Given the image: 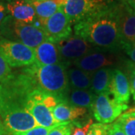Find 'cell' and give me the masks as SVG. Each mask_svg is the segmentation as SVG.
Here are the masks:
<instances>
[{
  "instance_id": "cell-30",
  "label": "cell",
  "mask_w": 135,
  "mask_h": 135,
  "mask_svg": "<svg viewBox=\"0 0 135 135\" xmlns=\"http://www.w3.org/2000/svg\"><path fill=\"white\" fill-rule=\"evenodd\" d=\"M0 135H8L1 119H0Z\"/></svg>"
},
{
  "instance_id": "cell-24",
  "label": "cell",
  "mask_w": 135,
  "mask_h": 135,
  "mask_svg": "<svg viewBox=\"0 0 135 135\" xmlns=\"http://www.w3.org/2000/svg\"><path fill=\"white\" fill-rule=\"evenodd\" d=\"M53 128H45L42 126H36L27 131L15 134L14 135H47L49 132Z\"/></svg>"
},
{
  "instance_id": "cell-16",
  "label": "cell",
  "mask_w": 135,
  "mask_h": 135,
  "mask_svg": "<svg viewBox=\"0 0 135 135\" xmlns=\"http://www.w3.org/2000/svg\"><path fill=\"white\" fill-rule=\"evenodd\" d=\"M33 5L37 19L42 26L45 21L53 16L61 7L65 5L68 0H44L32 1L30 0Z\"/></svg>"
},
{
  "instance_id": "cell-23",
  "label": "cell",
  "mask_w": 135,
  "mask_h": 135,
  "mask_svg": "<svg viewBox=\"0 0 135 135\" xmlns=\"http://www.w3.org/2000/svg\"><path fill=\"white\" fill-rule=\"evenodd\" d=\"M73 127L71 123L62 124L53 128L47 135H71Z\"/></svg>"
},
{
  "instance_id": "cell-11",
  "label": "cell",
  "mask_w": 135,
  "mask_h": 135,
  "mask_svg": "<svg viewBox=\"0 0 135 135\" xmlns=\"http://www.w3.org/2000/svg\"><path fill=\"white\" fill-rule=\"evenodd\" d=\"M109 92L121 104H127L130 100L131 93L128 78L119 69H114L112 71Z\"/></svg>"
},
{
  "instance_id": "cell-10",
  "label": "cell",
  "mask_w": 135,
  "mask_h": 135,
  "mask_svg": "<svg viewBox=\"0 0 135 135\" xmlns=\"http://www.w3.org/2000/svg\"><path fill=\"white\" fill-rule=\"evenodd\" d=\"M116 61L113 54L97 50L76 60L73 65L83 71L93 74L99 69L113 65Z\"/></svg>"
},
{
  "instance_id": "cell-25",
  "label": "cell",
  "mask_w": 135,
  "mask_h": 135,
  "mask_svg": "<svg viewBox=\"0 0 135 135\" xmlns=\"http://www.w3.org/2000/svg\"><path fill=\"white\" fill-rule=\"evenodd\" d=\"M129 83H130L131 93L133 96V99L135 101V63L132 64L129 71Z\"/></svg>"
},
{
  "instance_id": "cell-7",
  "label": "cell",
  "mask_w": 135,
  "mask_h": 135,
  "mask_svg": "<svg viewBox=\"0 0 135 135\" xmlns=\"http://www.w3.org/2000/svg\"><path fill=\"white\" fill-rule=\"evenodd\" d=\"M114 0H68L63 9L72 24L104 9Z\"/></svg>"
},
{
  "instance_id": "cell-3",
  "label": "cell",
  "mask_w": 135,
  "mask_h": 135,
  "mask_svg": "<svg viewBox=\"0 0 135 135\" xmlns=\"http://www.w3.org/2000/svg\"><path fill=\"white\" fill-rule=\"evenodd\" d=\"M0 38L20 42L36 48L47 40L43 29L34 23H26L8 15L0 26Z\"/></svg>"
},
{
  "instance_id": "cell-31",
  "label": "cell",
  "mask_w": 135,
  "mask_h": 135,
  "mask_svg": "<svg viewBox=\"0 0 135 135\" xmlns=\"http://www.w3.org/2000/svg\"><path fill=\"white\" fill-rule=\"evenodd\" d=\"M124 1H126L128 4H129L131 7H133L135 9V0H124Z\"/></svg>"
},
{
  "instance_id": "cell-19",
  "label": "cell",
  "mask_w": 135,
  "mask_h": 135,
  "mask_svg": "<svg viewBox=\"0 0 135 135\" xmlns=\"http://www.w3.org/2000/svg\"><path fill=\"white\" fill-rule=\"evenodd\" d=\"M113 69L104 68L92 74L91 90L95 95L109 92Z\"/></svg>"
},
{
  "instance_id": "cell-5",
  "label": "cell",
  "mask_w": 135,
  "mask_h": 135,
  "mask_svg": "<svg viewBox=\"0 0 135 135\" xmlns=\"http://www.w3.org/2000/svg\"><path fill=\"white\" fill-rule=\"evenodd\" d=\"M0 52L11 68L28 67L35 62L34 49L20 42L1 38Z\"/></svg>"
},
{
  "instance_id": "cell-12",
  "label": "cell",
  "mask_w": 135,
  "mask_h": 135,
  "mask_svg": "<svg viewBox=\"0 0 135 135\" xmlns=\"http://www.w3.org/2000/svg\"><path fill=\"white\" fill-rule=\"evenodd\" d=\"M8 15L16 20L26 23H34L36 13L30 0H13L7 3Z\"/></svg>"
},
{
  "instance_id": "cell-9",
  "label": "cell",
  "mask_w": 135,
  "mask_h": 135,
  "mask_svg": "<svg viewBox=\"0 0 135 135\" xmlns=\"http://www.w3.org/2000/svg\"><path fill=\"white\" fill-rule=\"evenodd\" d=\"M71 22L65 13L63 7L59 9L43 25V30L47 39L57 44L72 35Z\"/></svg>"
},
{
  "instance_id": "cell-2",
  "label": "cell",
  "mask_w": 135,
  "mask_h": 135,
  "mask_svg": "<svg viewBox=\"0 0 135 135\" xmlns=\"http://www.w3.org/2000/svg\"><path fill=\"white\" fill-rule=\"evenodd\" d=\"M68 67L64 63L43 66L34 63L23 70L32 78L37 89L53 95L65 101V97L70 89Z\"/></svg>"
},
{
  "instance_id": "cell-14",
  "label": "cell",
  "mask_w": 135,
  "mask_h": 135,
  "mask_svg": "<svg viewBox=\"0 0 135 135\" xmlns=\"http://www.w3.org/2000/svg\"><path fill=\"white\" fill-rule=\"evenodd\" d=\"M34 50L35 56V63L38 65H51L62 63L57 44L46 40L34 49Z\"/></svg>"
},
{
  "instance_id": "cell-4",
  "label": "cell",
  "mask_w": 135,
  "mask_h": 135,
  "mask_svg": "<svg viewBox=\"0 0 135 135\" xmlns=\"http://www.w3.org/2000/svg\"><path fill=\"white\" fill-rule=\"evenodd\" d=\"M114 9L122 48L126 50L135 41V9L124 0L116 2Z\"/></svg>"
},
{
  "instance_id": "cell-28",
  "label": "cell",
  "mask_w": 135,
  "mask_h": 135,
  "mask_svg": "<svg viewBox=\"0 0 135 135\" xmlns=\"http://www.w3.org/2000/svg\"><path fill=\"white\" fill-rule=\"evenodd\" d=\"M8 15V12L7 9V4L4 3V2H0V26Z\"/></svg>"
},
{
  "instance_id": "cell-29",
  "label": "cell",
  "mask_w": 135,
  "mask_h": 135,
  "mask_svg": "<svg viewBox=\"0 0 135 135\" xmlns=\"http://www.w3.org/2000/svg\"><path fill=\"white\" fill-rule=\"evenodd\" d=\"M126 51L127 54L128 55V56L130 57L131 60L135 63V41L131 44V46L129 48L126 50Z\"/></svg>"
},
{
  "instance_id": "cell-15",
  "label": "cell",
  "mask_w": 135,
  "mask_h": 135,
  "mask_svg": "<svg viewBox=\"0 0 135 135\" xmlns=\"http://www.w3.org/2000/svg\"><path fill=\"white\" fill-rule=\"evenodd\" d=\"M86 108L71 105L66 101H61L52 110L53 117L59 124L71 123L74 119L84 116Z\"/></svg>"
},
{
  "instance_id": "cell-26",
  "label": "cell",
  "mask_w": 135,
  "mask_h": 135,
  "mask_svg": "<svg viewBox=\"0 0 135 135\" xmlns=\"http://www.w3.org/2000/svg\"><path fill=\"white\" fill-rule=\"evenodd\" d=\"M108 135H126V134L115 121L113 123L108 125Z\"/></svg>"
},
{
  "instance_id": "cell-18",
  "label": "cell",
  "mask_w": 135,
  "mask_h": 135,
  "mask_svg": "<svg viewBox=\"0 0 135 135\" xmlns=\"http://www.w3.org/2000/svg\"><path fill=\"white\" fill-rule=\"evenodd\" d=\"M68 79L70 89L88 90L91 89L92 74L77 67H71L67 70Z\"/></svg>"
},
{
  "instance_id": "cell-6",
  "label": "cell",
  "mask_w": 135,
  "mask_h": 135,
  "mask_svg": "<svg viewBox=\"0 0 135 135\" xmlns=\"http://www.w3.org/2000/svg\"><path fill=\"white\" fill-rule=\"evenodd\" d=\"M109 92L96 95L92 110L95 119L99 123L108 124L117 119L128 109V105L121 104L110 97Z\"/></svg>"
},
{
  "instance_id": "cell-27",
  "label": "cell",
  "mask_w": 135,
  "mask_h": 135,
  "mask_svg": "<svg viewBox=\"0 0 135 135\" xmlns=\"http://www.w3.org/2000/svg\"><path fill=\"white\" fill-rule=\"evenodd\" d=\"M91 125H92V120L89 123H87L86 126H83L82 128H76L72 132V135H86L87 131Z\"/></svg>"
},
{
  "instance_id": "cell-17",
  "label": "cell",
  "mask_w": 135,
  "mask_h": 135,
  "mask_svg": "<svg viewBox=\"0 0 135 135\" xmlns=\"http://www.w3.org/2000/svg\"><path fill=\"white\" fill-rule=\"evenodd\" d=\"M95 97L96 95L92 90L69 89L65 97V101L73 106L92 110V104Z\"/></svg>"
},
{
  "instance_id": "cell-32",
  "label": "cell",
  "mask_w": 135,
  "mask_h": 135,
  "mask_svg": "<svg viewBox=\"0 0 135 135\" xmlns=\"http://www.w3.org/2000/svg\"><path fill=\"white\" fill-rule=\"evenodd\" d=\"M32 1H44V0H32Z\"/></svg>"
},
{
  "instance_id": "cell-20",
  "label": "cell",
  "mask_w": 135,
  "mask_h": 135,
  "mask_svg": "<svg viewBox=\"0 0 135 135\" xmlns=\"http://www.w3.org/2000/svg\"><path fill=\"white\" fill-rule=\"evenodd\" d=\"M116 122L126 135H135V108L122 114Z\"/></svg>"
},
{
  "instance_id": "cell-21",
  "label": "cell",
  "mask_w": 135,
  "mask_h": 135,
  "mask_svg": "<svg viewBox=\"0 0 135 135\" xmlns=\"http://www.w3.org/2000/svg\"><path fill=\"white\" fill-rule=\"evenodd\" d=\"M12 74L13 71L11 68L10 67L5 57L0 52V83L7 80Z\"/></svg>"
},
{
  "instance_id": "cell-34",
  "label": "cell",
  "mask_w": 135,
  "mask_h": 135,
  "mask_svg": "<svg viewBox=\"0 0 135 135\" xmlns=\"http://www.w3.org/2000/svg\"><path fill=\"white\" fill-rule=\"evenodd\" d=\"M0 39H1V38H0Z\"/></svg>"
},
{
  "instance_id": "cell-13",
  "label": "cell",
  "mask_w": 135,
  "mask_h": 135,
  "mask_svg": "<svg viewBox=\"0 0 135 135\" xmlns=\"http://www.w3.org/2000/svg\"><path fill=\"white\" fill-rule=\"evenodd\" d=\"M26 110L33 116L38 126L45 128H55L56 126L62 125L59 124L55 120L52 111L46 107L41 101H35L31 96L28 101Z\"/></svg>"
},
{
  "instance_id": "cell-33",
  "label": "cell",
  "mask_w": 135,
  "mask_h": 135,
  "mask_svg": "<svg viewBox=\"0 0 135 135\" xmlns=\"http://www.w3.org/2000/svg\"><path fill=\"white\" fill-rule=\"evenodd\" d=\"M7 1H10V0H7ZM0 2H3V0H0Z\"/></svg>"
},
{
  "instance_id": "cell-8",
  "label": "cell",
  "mask_w": 135,
  "mask_h": 135,
  "mask_svg": "<svg viewBox=\"0 0 135 135\" xmlns=\"http://www.w3.org/2000/svg\"><path fill=\"white\" fill-rule=\"evenodd\" d=\"M61 62L69 67L76 60L82 58L88 53L99 49H95L90 43L77 35H71L57 43Z\"/></svg>"
},
{
  "instance_id": "cell-1",
  "label": "cell",
  "mask_w": 135,
  "mask_h": 135,
  "mask_svg": "<svg viewBox=\"0 0 135 135\" xmlns=\"http://www.w3.org/2000/svg\"><path fill=\"white\" fill-rule=\"evenodd\" d=\"M115 3L76 23L74 26V35L104 51L122 47Z\"/></svg>"
},
{
  "instance_id": "cell-22",
  "label": "cell",
  "mask_w": 135,
  "mask_h": 135,
  "mask_svg": "<svg viewBox=\"0 0 135 135\" xmlns=\"http://www.w3.org/2000/svg\"><path fill=\"white\" fill-rule=\"evenodd\" d=\"M86 135H108V125L102 123L92 124Z\"/></svg>"
}]
</instances>
